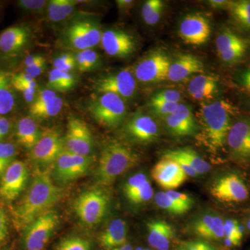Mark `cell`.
<instances>
[{"instance_id":"6da1fadb","label":"cell","mask_w":250,"mask_h":250,"mask_svg":"<svg viewBox=\"0 0 250 250\" xmlns=\"http://www.w3.org/2000/svg\"><path fill=\"white\" fill-rule=\"evenodd\" d=\"M63 195L47 172H36L27 192L13 208L12 219L18 229L27 228L38 217L51 210Z\"/></svg>"},{"instance_id":"7a4b0ae2","label":"cell","mask_w":250,"mask_h":250,"mask_svg":"<svg viewBox=\"0 0 250 250\" xmlns=\"http://www.w3.org/2000/svg\"><path fill=\"white\" fill-rule=\"evenodd\" d=\"M235 108L225 100L202 106L201 116L206 143L213 152L221 150L227 144Z\"/></svg>"},{"instance_id":"3957f363","label":"cell","mask_w":250,"mask_h":250,"mask_svg":"<svg viewBox=\"0 0 250 250\" xmlns=\"http://www.w3.org/2000/svg\"><path fill=\"white\" fill-rule=\"evenodd\" d=\"M139 160L137 154L128 146L118 142L109 143L102 151L95 177L100 184L109 185L137 165Z\"/></svg>"},{"instance_id":"277c9868","label":"cell","mask_w":250,"mask_h":250,"mask_svg":"<svg viewBox=\"0 0 250 250\" xmlns=\"http://www.w3.org/2000/svg\"><path fill=\"white\" fill-rule=\"evenodd\" d=\"M110 200L104 190L91 188L81 192L73 202V209L83 225L94 227L103 221L109 208Z\"/></svg>"},{"instance_id":"5b68a950","label":"cell","mask_w":250,"mask_h":250,"mask_svg":"<svg viewBox=\"0 0 250 250\" xmlns=\"http://www.w3.org/2000/svg\"><path fill=\"white\" fill-rule=\"evenodd\" d=\"M103 32L98 23L93 20H75L62 31V41L66 47L81 52L98 45Z\"/></svg>"},{"instance_id":"8992f818","label":"cell","mask_w":250,"mask_h":250,"mask_svg":"<svg viewBox=\"0 0 250 250\" xmlns=\"http://www.w3.org/2000/svg\"><path fill=\"white\" fill-rule=\"evenodd\" d=\"M88 109L99 125L107 128L118 127L126 116L125 100L111 93H102L94 98Z\"/></svg>"},{"instance_id":"52a82bcc","label":"cell","mask_w":250,"mask_h":250,"mask_svg":"<svg viewBox=\"0 0 250 250\" xmlns=\"http://www.w3.org/2000/svg\"><path fill=\"white\" fill-rule=\"evenodd\" d=\"M59 225V216L57 211L49 210L38 217L24 229L23 246L27 250H42Z\"/></svg>"},{"instance_id":"ba28073f","label":"cell","mask_w":250,"mask_h":250,"mask_svg":"<svg viewBox=\"0 0 250 250\" xmlns=\"http://www.w3.org/2000/svg\"><path fill=\"white\" fill-rule=\"evenodd\" d=\"M231 160L239 165L250 166V117L231 125L227 139Z\"/></svg>"},{"instance_id":"9c48e42d","label":"cell","mask_w":250,"mask_h":250,"mask_svg":"<svg viewBox=\"0 0 250 250\" xmlns=\"http://www.w3.org/2000/svg\"><path fill=\"white\" fill-rule=\"evenodd\" d=\"M92 164L90 156H82L64 149L55 161L54 177L59 183L66 184L83 177Z\"/></svg>"},{"instance_id":"30bf717a","label":"cell","mask_w":250,"mask_h":250,"mask_svg":"<svg viewBox=\"0 0 250 250\" xmlns=\"http://www.w3.org/2000/svg\"><path fill=\"white\" fill-rule=\"evenodd\" d=\"M171 62L165 52L156 50L146 56L134 68L136 80L143 83H157L167 80Z\"/></svg>"},{"instance_id":"8fae6325","label":"cell","mask_w":250,"mask_h":250,"mask_svg":"<svg viewBox=\"0 0 250 250\" xmlns=\"http://www.w3.org/2000/svg\"><path fill=\"white\" fill-rule=\"evenodd\" d=\"M210 193L220 201L240 203L248 200L250 192L241 175L229 172L215 181L210 188Z\"/></svg>"},{"instance_id":"7c38bea8","label":"cell","mask_w":250,"mask_h":250,"mask_svg":"<svg viewBox=\"0 0 250 250\" xmlns=\"http://www.w3.org/2000/svg\"><path fill=\"white\" fill-rule=\"evenodd\" d=\"M94 88L98 93H111L124 100L132 98L136 94V80L129 68L100 77L94 81Z\"/></svg>"},{"instance_id":"4fadbf2b","label":"cell","mask_w":250,"mask_h":250,"mask_svg":"<svg viewBox=\"0 0 250 250\" xmlns=\"http://www.w3.org/2000/svg\"><path fill=\"white\" fill-rule=\"evenodd\" d=\"M29 177L27 165L23 161L15 160L1 177L0 198L6 202L17 200L25 189Z\"/></svg>"},{"instance_id":"5bb4252c","label":"cell","mask_w":250,"mask_h":250,"mask_svg":"<svg viewBox=\"0 0 250 250\" xmlns=\"http://www.w3.org/2000/svg\"><path fill=\"white\" fill-rule=\"evenodd\" d=\"M64 149L63 138L58 130L47 129L30 150L31 159L36 165L45 167L55 163Z\"/></svg>"},{"instance_id":"9a60e30c","label":"cell","mask_w":250,"mask_h":250,"mask_svg":"<svg viewBox=\"0 0 250 250\" xmlns=\"http://www.w3.org/2000/svg\"><path fill=\"white\" fill-rule=\"evenodd\" d=\"M63 142L66 150L79 155L90 156L93 150V135L88 125L80 118L69 120Z\"/></svg>"},{"instance_id":"2e32d148","label":"cell","mask_w":250,"mask_h":250,"mask_svg":"<svg viewBox=\"0 0 250 250\" xmlns=\"http://www.w3.org/2000/svg\"><path fill=\"white\" fill-rule=\"evenodd\" d=\"M215 47L222 62L233 64L246 55L249 48V42L229 29H225L217 36Z\"/></svg>"},{"instance_id":"e0dca14e","label":"cell","mask_w":250,"mask_h":250,"mask_svg":"<svg viewBox=\"0 0 250 250\" xmlns=\"http://www.w3.org/2000/svg\"><path fill=\"white\" fill-rule=\"evenodd\" d=\"M210 33L209 21L203 15H187L179 24V34L181 39L190 45H203L209 39Z\"/></svg>"},{"instance_id":"ac0fdd59","label":"cell","mask_w":250,"mask_h":250,"mask_svg":"<svg viewBox=\"0 0 250 250\" xmlns=\"http://www.w3.org/2000/svg\"><path fill=\"white\" fill-rule=\"evenodd\" d=\"M31 31L25 24H18L0 33V54L15 57L22 53L31 42Z\"/></svg>"},{"instance_id":"d6986e66","label":"cell","mask_w":250,"mask_h":250,"mask_svg":"<svg viewBox=\"0 0 250 250\" xmlns=\"http://www.w3.org/2000/svg\"><path fill=\"white\" fill-rule=\"evenodd\" d=\"M100 44L105 53L117 58L129 57L136 48L134 38L129 33L118 29L103 31Z\"/></svg>"},{"instance_id":"ffe728a7","label":"cell","mask_w":250,"mask_h":250,"mask_svg":"<svg viewBox=\"0 0 250 250\" xmlns=\"http://www.w3.org/2000/svg\"><path fill=\"white\" fill-rule=\"evenodd\" d=\"M125 134L134 142L147 144L159 138L158 125L152 118L142 113L134 115L126 123Z\"/></svg>"},{"instance_id":"44dd1931","label":"cell","mask_w":250,"mask_h":250,"mask_svg":"<svg viewBox=\"0 0 250 250\" xmlns=\"http://www.w3.org/2000/svg\"><path fill=\"white\" fill-rule=\"evenodd\" d=\"M152 176L156 183L167 190L177 188L186 182L188 177L178 163L163 158L153 167Z\"/></svg>"},{"instance_id":"7402d4cb","label":"cell","mask_w":250,"mask_h":250,"mask_svg":"<svg viewBox=\"0 0 250 250\" xmlns=\"http://www.w3.org/2000/svg\"><path fill=\"white\" fill-rule=\"evenodd\" d=\"M166 126L172 136L184 138L192 136L197 132V125L191 108L180 104L173 114L165 118Z\"/></svg>"},{"instance_id":"603a6c76","label":"cell","mask_w":250,"mask_h":250,"mask_svg":"<svg viewBox=\"0 0 250 250\" xmlns=\"http://www.w3.org/2000/svg\"><path fill=\"white\" fill-rule=\"evenodd\" d=\"M203 62L196 56L191 54L179 55L171 62L167 73V80L172 82H181L195 74L204 72Z\"/></svg>"},{"instance_id":"cb8c5ba5","label":"cell","mask_w":250,"mask_h":250,"mask_svg":"<svg viewBox=\"0 0 250 250\" xmlns=\"http://www.w3.org/2000/svg\"><path fill=\"white\" fill-rule=\"evenodd\" d=\"M224 223L225 220L220 215L208 212L197 216L192 222L191 228L197 236L205 239L219 241L225 237Z\"/></svg>"},{"instance_id":"d4e9b609","label":"cell","mask_w":250,"mask_h":250,"mask_svg":"<svg viewBox=\"0 0 250 250\" xmlns=\"http://www.w3.org/2000/svg\"><path fill=\"white\" fill-rule=\"evenodd\" d=\"M147 241L149 246L157 250H168L174 236L170 224L161 220H152L147 224Z\"/></svg>"},{"instance_id":"484cf974","label":"cell","mask_w":250,"mask_h":250,"mask_svg":"<svg viewBox=\"0 0 250 250\" xmlns=\"http://www.w3.org/2000/svg\"><path fill=\"white\" fill-rule=\"evenodd\" d=\"M42 131L33 117L24 116L20 118L16 125V138L18 144L31 150L39 141Z\"/></svg>"},{"instance_id":"4316f807","label":"cell","mask_w":250,"mask_h":250,"mask_svg":"<svg viewBox=\"0 0 250 250\" xmlns=\"http://www.w3.org/2000/svg\"><path fill=\"white\" fill-rule=\"evenodd\" d=\"M162 158L182 161L192 167L198 175L207 173L210 170L209 164L190 147L177 148L166 151Z\"/></svg>"},{"instance_id":"83f0119b","label":"cell","mask_w":250,"mask_h":250,"mask_svg":"<svg viewBox=\"0 0 250 250\" xmlns=\"http://www.w3.org/2000/svg\"><path fill=\"white\" fill-rule=\"evenodd\" d=\"M126 234L127 227L126 223L122 219H114L100 235V244L104 250L114 249L125 245Z\"/></svg>"},{"instance_id":"f1b7e54d","label":"cell","mask_w":250,"mask_h":250,"mask_svg":"<svg viewBox=\"0 0 250 250\" xmlns=\"http://www.w3.org/2000/svg\"><path fill=\"white\" fill-rule=\"evenodd\" d=\"M16 106L17 98L11 82V75L0 69V116L12 113Z\"/></svg>"},{"instance_id":"f546056e","label":"cell","mask_w":250,"mask_h":250,"mask_svg":"<svg viewBox=\"0 0 250 250\" xmlns=\"http://www.w3.org/2000/svg\"><path fill=\"white\" fill-rule=\"evenodd\" d=\"M77 1L74 0H51L48 1L46 14L49 22H60L70 17L75 11Z\"/></svg>"},{"instance_id":"4dcf8cb0","label":"cell","mask_w":250,"mask_h":250,"mask_svg":"<svg viewBox=\"0 0 250 250\" xmlns=\"http://www.w3.org/2000/svg\"><path fill=\"white\" fill-rule=\"evenodd\" d=\"M77 80L75 75L70 72L60 71L52 69L47 77L49 89L54 92H66L72 90L76 85Z\"/></svg>"},{"instance_id":"1f68e13d","label":"cell","mask_w":250,"mask_h":250,"mask_svg":"<svg viewBox=\"0 0 250 250\" xmlns=\"http://www.w3.org/2000/svg\"><path fill=\"white\" fill-rule=\"evenodd\" d=\"M228 9L231 19L238 27L250 31V0L230 1Z\"/></svg>"},{"instance_id":"d6a6232c","label":"cell","mask_w":250,"mask_h":250,"mask_svg":"<svg viewBox=\"0 0 250 250\" xmlns=\"http://www.w3.org/2000/svg\"><path fill=\"white\" fill-rule=\"evenodd\" d=\"M75 57L76 67L82 72L96 70L102 65L100 55L93 49L77 52Z\"/></svg>"},{"instance_id":"836d02e7","label":"cell","mask_w":250,"mask_h":250,"mask_svg":"<svg viewBox=\"0 0 250 250\" xmlns=\"http://www.w3.org/2000/svg\"><path fill=\"white\" fill-rule=\"evenodd\" d=\"M164 7L165 5L161 0H148L146 1L141 9V16L144 22L148 25H155L160 21Z\"/></svg>"},{"instance_id":"e575fe53","label":"cell","mask_w":250,"mask_h":250,"mask_svg":"<svg viewBox=\"0 0 250 250\" xmlns=\"http://www.w3.org/2000/svg\"><path fill=\"white\" fill-rule=\"evenodd\" d=\"M63 106V101L61 97L57 96L49 103L40 107L29 109L31 116L34 119H48L58 116Z\"/></svg>"},{"instance_id":"d590c367","label":"cell","mask_w":250,"mask_h":250,"mask_svg":"<svg viewBox=\"0 0 250 250\" xmlns=\"http://www.w3.org/2000/svg\"><path fill=\"white\" fill-rule=\"evenodd\" d=\"M244 228L236 220L228 219L224 223L225 244L227 246H239L243 237Z\"/></svg>"},{"instance_id":"8d00e7d4","label":"cell","mask_w":250,"mask_h":250,"mask_svg":"<svg viewBox=\"0 0 250 250\" xmlns=\"http://www.w3.org/2000/svg\"><path fill=\"white\" fill-rule=\"evenodd\" d=\"M218 79L212 75H200L194 77L188 86V92L190 96L210 88H217Z\"/></svg>"},{"instance_id":"74e56055","label":"cell","mask_w":250,"mask_h":250,"mask_svg":"<svg viewBox=\"0 0 250 250\" xmlns=\"http://www.w3.org/2000/svg\"><path fill=\"white\" fill-rule=\"evenodd\" d=\"M56 250H93V248L86 238L70 236L61 240L56 246Z\"/></svg>"},{"instance_id":"f35d334b","label":"cell","mask_w":250,"mask_h":250,"mask_svg":"<svg viewBox=\"0 0 250 250\" xmlns=\"http://www.w3.org/2000/svg\"><path fill=\"white\" fill-rule=\"evenodd\" d=\"M17 147L14 143H0V177L15 161L17 155Z\"/></svg>"},{"instance_id":"ab89813d","label":"cell","mask_w":250,"mask_h":250,"mask_svg":"<svg viewBox=\"0 0 250 250\" xmlns=\"http://www.w3.org/2000/svg\"><path fill=\"white\" fill-rule=\"evenodd\" d=\"M154 202L161 209L166 210L173 215H181L185 213L180 207L170 198L166 192H159L154 195Z\"/></svg>"},{"instance_id":"60d3db41","label":"cell","mask_w":250,"mask_h":250,"mask_svg":"<svg viewBox=\"0 0 250 250\" xmlns=\"http://www.w3.org/2000/svg\"><path fill=\"white\" fill-rule=\"evenodd\" d=\"M153 196L154 190L150 182L148 181L137 191L131 194L129 197H126V199L133 205H139L149 201Z\"/></svg>"},{"instance_id":"b9f144b4","label":"cell","mask_w":250,"mask_h":250,"mask_svg":"<svg viewBox=\"0 0 250 250\" xmlns=\"http://www.w3.org/2000/svg\"><path fill=\"white\" fill-rule=\"evenodd\" d=\"M54 69L65 72H70L76 67L75 54L62 53L59 54L53 60Z\"/></svg>"},{"instance_id":"7bdbcfd3","label":"cell","mask_w":250,"mask_h":250,"mask_svg":"<svg viewBox=\"0 0 250 250\" xmlns=\"http://www.w3.org/2000/svg\"><path fill=\"white\" fill-rule=\"evenodd\" d=\"M147 176L143 173H137L127 179L123 187V192L125 197H129L134 192L137 191L139 189L148 182Z\"/></svg>"},{"instance_id":"ee69618b","label":"cell","mask_w":250,"mask_h":250,"mask_svg":"<svg viewBox=\"0 0 250 250\" xmlns=\"http://www.w3.org/2000/svg\"><path fill=\"white\" fill-rule=\"evenodd\" d=\"M180 103H168L164 102H149V106L156 116L167 118L178 109Z\"/></svg>"},{"instance_id":"f6af8a7d","label":"cell","mask_w":250,"mask_h":250,"mask_svg":"<svg viewBox=\"0 0 250 250\" xmlns=\"http://www.w3.org/2000/svg\"><path fill=\"white\" fill-rule=\"evenodd\" d=\"M166 192L185 213L191 209L194 205V200L187 194L175 191L174 190H167Z\"/></svg>"},{"instance_id":"bcb514c9","label":"cell","mask_w":250,"mask_h":250,"mask_svg":"<svg viewBox=\"0 0 250 250\" xmlns=\"http://www.w3.org/2000/svg\"><path fill=\"white\" fill-rule=\"evenodd\" d=\"M48 1L45 0H20L17 5L20 9L27 12L42 13L46 11Z\"/></svg>"},{"instance_id":"7dc6e473","label":"cell","mask_w":250,"mask_h":250,"mask_svg":"<svg viewBox=\"0 0 250 250\" xmlns=\"http://www.w3.org/2000/svg\"><path fill=\"white\" fill-rule=\"evenodd\" d=\"M182 100L180 93L175 90H163L153 95L150 102H164L168 103H179Z\"/></svg>"},{"instance_id":"c3c4849f","label":"cell","mask_w":250,"mask_h":250,"mask_svg":"<svg viewBox=\"0 0 250 250\" xmlns=\"http://www.w3.org/2000/svg\"><path fill=\"white\" fill-rule=\"evenodd\" d=\"M58 96L56 92L50 89H43L41 90L37 94V96L34 100V103L31 104L29 109L40 107L42 105L45 104L46 103H49L51 100H53L56 97Z\"/></svg>"},{"instance_id":"681fc988","label":"cell","mask_w":250,"mask_h":250,"mask_svg":"<svg viewBox=\"0 0 250 250\" xmlns=\"http://www.w3.org/2000/svg\"><path fill=\"white\" fill-rule=\"evenodd\" d=\"M182 248L184 250H220L209 243L202 241L187 242L184 243Z\"/></svg>"},{"instance_id":"f907efd6","label":"cell","mask_w":250,"mask_h":250,"mask_svg":"<svg viewBox=\"0 0 250 250\" xmlns=\"http://www.w3.org/2000/svg\"><path fill=\"white\" fill-rule=\"evenodd\" d=\"M9 222L4 207L0 205V244L4 241L8 235Z\"/></svg>"},{"instance_id":"816d5d0a","label":"cell","mask_w":250,"mask_h":250,"mask_svg":"<svg viewBox=\"0 0 250 250\" xmlns=\"http://www.w3.org/2000/svg\"><path fill=\"white\" fill-rule=\"evenodd\" d=\"M46 67H47V62L46 60L42 62H36L31 66L25 67L24 69V72L30 75L33 78L36 79V77L40 76L45 71Z\"/></svg>"},{"instance_id":"f5cc1de1","label":"cell","mask_w":250,"mask_h":250,"mask_svg":"<svg viewBox=\"0 0 250 250\" xmlns=\"http://www.w3.org/2000/svg\"><path fill=\"white\" fill-rule=\"evenodd\" d=\"M238 82L243 89L250 95V65L244 69L238 75Z\"/></svg>"},{"instance_id":"db71d44e","label":"cell","mask_w":250,"mask_h":250,"mask_svg":"<svg viewBox=\"0 0 250 250\" xmlns=\"http://www.w3.org/2000/svg\"><path fill=\"white\" fill-rule=\"evenodd\" d=\"M11 123L6 117L0 116V143L2 142L11 130Z\"/></svg>"},{"instance_id":"11a10c76","label":"cell","mask_w":250,"mask_h":250,"mask_svg":"<svg viewBox=\"0 0 250 250\" xmlns=\"http://www.w3.org/2000/svg\"><path fill=\"white\" fill-rule=\"evenodd\" d=\"M44 60H45V57H42L40 54H33V55L28 56V57L24 59L23 65H24V68H25V67L34 65L36 62H42Z\"/></svg>"},{"instance_id":"9f6ffc18","label":"cell","mask_w":250,"mask_h":250,"mask_svg":"<svg viewBox=\"0 0 250 250\" xmlns=\"http://www.w3.org/2000/svg\"><path fill=\"white\" fill-rule=\"evenodd\" d=\"M116 4L118 9L123 12L128 11L134 4V1L131 0H117Z\"/></svg>"},{"instance_id":"6f0895ef","label":"cell","mask_w":250,"mask_h":250,"mask_svg":"<svg viewBox=\"0 0 250 250\" xmlns=\"http://www.w3.org/2000/svg\"><path fill=\"white\" fill-rule=\"evenodd\" d=\"M208 4L210 7L215 9H228L230 1H225V0H210L208 1Z\"/></svg>"},{"instance_id":"680465c9","label":"cell","mask_w":250,"mask_h":250,"mask_svg":"<svg viewBox=\"0 0 250 250\" xmlns=\"http://www.w3.org/2000/svg\"><path fill=\"white\" fill-rule=\"evenodd\" d=\"M111 250H133L132 247L129 244H125L123 246L118 247V248H114V249Z\"/></svg>"},{"instance_id":"91938a15","label":"cell","mask_w":250,"mask_h":250,"mask_svg":"<svg viewBox=\"0 0 250 250\" xmlns=\"http://www.w3.org/2000/svg\"><path fill=\"white\" fill-rule=\"evenodd\" d=\"M246 228L250 231V213L248 214L246 220Z\"/></svg>"},{"instance_id":"94428289","label":"cell","mask_w":250,"mask_h":250,"mask_svg":"<svg viewBox=\"0 0 250 250\" xmlns=\"http://www.w3.org/2000/svg\"><path fill=\"white\" fill-rule=\"evenodd\" d=\"M135 250H143L142 248H137Z\"/></svg>"},{"instance_id":"6125c7cd","label":"cell","mask_w":250,"mask_h":250,"mask_svg":"<svg viewBox=\"0 0 250 250\" xmlns=\"http://www.w3.org/2000/svg\"><path fill=\"white\" fill-rule=\"evenodd\" d=\"M177 250H184V248L182 247H180V248H179V249H177Z\"/></svg>"},{"instance_id":"be15d7a7","label":"cell","mask_w":250,"mask_h":250,"mask_svg":"<svg viewBox=\"0 0 250 250\" xmlns=\"http://www.w3.org/2000/svg\"><path fill=\"white\" fill-rule=\"evenodd\" d=\"M150 250V249H146V250Z\"/></svg>"},{"instance_id":"e7e4bbea","label":"cell","mask_w":250,"mask_h":250,"mask_svg":"<svg viewBox=\"0 0 250 250\" xmlns=\"http://www.w3.org/2000/svg\"><path fill=\"white\" fill-rule=\"evenodd\" d=\"M9 250L4 249V250Z\"/></svg>"}]
</instances>
